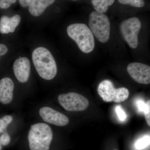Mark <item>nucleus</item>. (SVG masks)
Here are the masks:
<instances>
[{
  "label": "nucleus",
  "instance_id": "nucleus-1",
  "mask_svg": "<svg viewBox=\"0 0 150 150\" xmlns=\"http://www.w3.org/2000/svg\"><path fill=\"white\" fill-rule=\"evenodd\" d=\"M33 62L40 77L51 80L57 73V65L50 51L46 48L39 47L33 52Z\"/></svg>",
  "mask_w": 150,
  "mask_h": 150
},
{
  "label": "nucleus",
  "instance_id": "nucleus-2",
  "mask_svg": "<svg viewBox=\"0 0 150 150\" xmlns=\"http://www.w3.org/2000/svg\"><path fill=\"white\" fill-rule=\"evenodd\" d=\"M53 138L51 127L44 123H37L32 125L28 134V140L30 150H48Z\"/></svg>",
  "mask_w": 150,
  "mask_h": 150
},
{
  "label": "nucleus",
  "instance_id": "nucleus-3",
  "mask_svg": "<svg viewBox=\"0 0 150 150\" xmlns=\"http://www.w3.org/2000/svg\"><path fill=\"white\" fill-rule=\"evenodd\" d=\"M68 35L74 40L78 47L83 53L88 54L95 47L93 34L87 25L83 23H74L67 28Z\"/></svg>",
  "mask_w": 150,
  "mask_h": 150
},
{
  "label": "nucleus",
  "instance_id": "nucleus-4",
  "mask_svg": "<svg viewBox=\"0 0 150 150\" xmlns=\"http://www.w3.org/2000/svg\"><path fill=\"white\" fill-rule=\"evenodd\" d=\"M89 25L93 34L100 42L105 43L110 38V24L108 17L93 11L90 15Z\"/></svg>",
  "mask_w": 150,
  "mask_h": 150
},
{
  "label": "nucleus",
  "instance_id": "nucleus-5",
  "mask_svg": "<svg viewBox=\"0 0 150 150\" xmlns=\"http://www.w3.org/2000/svg\"><path fill=\"white\" fill-rule=\"evenodd\" d=\"M98 95L103 101L106 102L113 101L121 103L129 98V90L125 87L116 88L111 81L105 80L99 83L98 87Z\"/></svg>",
  "mask_w": 150,
  "mask_h": 150
},
{
  "label": "nucleus",
  "instance_id": "nucleus-6",
  "mask_svg": "<svg viewBox=\"0 0 150 150\" xmlns=\"http://www.w3.org/2000/svg\"><path fill=\"white\" fill-rule=\"evenodd\" d=\"M60 105L69 111H82L88 107L89 103L85 97L76 93L60 94L58 97Z\"/></svg>",
  "mask_w": 150,
  "mask_h": 150
},
{
  "label": "nucleus",
  "instance_id": "nucleus-7",
  "mask_svg": "<svg viewBox=\"0 0 150 150\" xmlns=\"http://www.w3.org/2000/svg\"><path fill=\"white\" fill-rule=\"evenodd\" d=\"M142 27V23L138 18H130L123 21L120 28L124 39L132 48H136L138 45V35Z\"/></svg>",
  "mask_w": 150,
  "mask_h": 150
},
{
  "label": "nucleus",
  "instance_id": "nucleus-8",
  "mask_svg": "<svg viewBox=\"0 0 150 150\" xmlns=\"http://www.w3.org/2000/svg\"><path fill=\"white\" fill-rule=\"evenodd\" d=\"M127 70L129 75L135 81L143 84H150V66L135 62L129 64Z\"/></svg>",
  "mask_w": 150,
  "mask_h": 150
},
{
  "label": "nucleus",
  "instance_id": "nucleus-9",
  "mask_svg": "<svg viewBox=\"0 0 150 150\" xmlns=\"http://www.w3.org/2000/svg\"><path fill=\"white\" fill-rule=\"evenodd\" d=\"M39 114L43 121L55 126H64L69 122L67 116L51 108H41L39 110Z\"/></svg>",
  "mask_w": 150,
  "mask_h": 150
},
{
  "label": "nucleus",
  "instance_id": "nucleus-10",
  "mask_svg": "<svg viewBox=\"0 0 150 150\" xmlns=\"http://www.w3.org/2000/svg\"><path fill=\"white\" fill-rule=\"evenodd\" d=\"M13 71L17 79L22 83L26 82L29 79L30 72V63L25 57H20L13 64Z\"/></svg>",
  "mask_w": 150,
  "mask_h": 150
},
{
  "label": "nucleus",
  "instance_id": "nucleus-11",
  "mask_svg": "<svg viewBox=\"0 0 150 150\" xmlns=\"http://www.w3.org/2000/svg\"><path fill=\"white\" fill-rule=\"evenodd\" d=\"M14 85L11 79L4 78L0 80V102L8 104L13 99Z\"/></svg>",
  "mask_w": 150,
  "mask_h": 150
},
{
  "label": "nucleus",
  "instance_id": "nucleus-12",
  "mask_svg": "<svg viewBox=\"0 0 150 150\" xmlns=\"http://www.w3.org/2000/svg\"><path fill=\"white\" fill-rule=\"evenodd\" d=\"M21 18L18 15L12 17L3 16L0 18V33L2 34H8L13 33L20 23Z\"/></svg>",
  "mask_w": 150,
  "mask_h": 150
},
{
  "label": "nucleus",
  "instance_id": "nucleus-13",
  "mask_svg": "<svg viewBox=\"0 0 150 150\" xmlns=\"http://www.w3.org/2000/svg\"><path fill=\"white\" fill-rule=\"evenodd\" d=\"M56 0H33L28 7V11L33 16H40L48 7L53 4Z\"/></svg>",
  "mask_w": 150,
  "mask_h": 150
},
{
  "label": "nucleus",
  "instance_id": "nucleus-14",
  "mask_svg": "<svg viewBox=\"0 0 150 150\" xmlns=\"http://www.w3.org/2000/svg\"><path fill=\"white\" fill-rule=\"evenodd\" d=\"M115 0H91V3L96 11L100 13L106 12L108 6L112 5Z\"/></svg>",
  "mask_w": 150,
  "mask_h": 150
},
{
  "label": "nucleus",
  "instance_id": "nucleus-15",
  "mask_svg": "<svg viewBox=\"0 0 150 150\" xmlns=\"http://www.w3.org/2000/svg\"><path fill=\"white\" fill-rule=\"evenodd\" d=\"M149 135H145L136 141L135 148L137 150L144 149L150 145Z\"/></svg>",
  "mask_w": 150,
  "mask_h": 150
},
{
  "label": "nucleus",
  "instance_id": "nucleus-16",
  "mask_svg": "<svg viewBox=\"0 0 150 150\" xmlns=\"http://www.w3.org/2000/svg\"><path fill=\"white\" fill-rule=\"evenodd\" d=\"M13 120V118L11 115H6L0 118V134L4 133L8 126Z\"/></svg>",
  "mask_w": 150,
  "mask_h": 150
},
{
  "label": "nucleus",
  "instance_id": "nucleus-17",
  "mask_svg": "<svg viewBox=\"0 0 150 150\" xmlns=\"http://www.w3.org/2000/svg\"><path fill=\"white\" fill-rule=\"evenodd\" d=\"M120 4L137 8H142L145 5L144 0H118Z\"/></svg>",
  "mask_w": 150,
  "mask_h": 150
},
{
  "label": "nucleus",
  "instance_id": "nucleus-18",
  "mask_svg": "<svg viewBox=\"0 0 150 150\" xmlns=\"http://www.w3.org/2000/svg\"><path fill=\"white\" fill-rule=\"evenodd\" d=\"M115 112L120 121H124L127 118V116L126 112L120 105L116 106L115 108Z\"/></svg>",
  "mask_w": 150,
  "mask_h": 150
},
{
  "label": "nucleus",
  "instance_id": "nucleus-19",
  "mask_svg": "<svg viewBox=\"0 0 150 150\" xmlns=\"http://www.w3.org/2000/svg\"><path fill=\"white\" fill-rule=\"evenodd\" d=\"M145 118L148 126H150V100H148L146 103L144 111Z\"/></svg>",
  "mask_w": 150,
  "mask_h": 150
},
{
  "label": "nucleus",
  "instance_id": "nucleus-20",
  "mask_svg": "<svg viewBox=\"0 0 150 150\" xmlns=\"http://www.w3.org/2000/svg\"><path fill=\"white\" fill-rule=\"evenodd\" d=\"M11 142V137L6 132L3 133L0 136V143L2 146H7Z\"/></svg>",
  "mask_w": 150,
  "mask_h": 150
},
{
  "label": "nucleus",
  "instance_id": "nucleus-21",
  "mask_svg": "<svg viewBox=\"0 0 150 150\" xmlns=\"http://www.w3.org/2000/svg\"><path fill=\"white\" fill-rule=\"evenodd\" d=\"M16 2V0H0V8H8L12 4H15Z\"/></svg>",
  "mask_w": 150,
  "mask_h": 150
},
{
  "label": "nucleus",
  "instance_id": "nucleus-22",
  "mask_svg": "<svg viewBox=\"0 0 150 150\" xmlns=\"http://www.w3.org/2000/svg\"><path fill=\"white\" fill-rule=\"evenodd\" d=\"M8 51V49L6 46L3 44H0V59L1 56L5 55Z\"/></svg>",
  "mask_w": 150,
  "mask_h": 150
},
{
  "label": "nucleus",
  "instance_id": "nucleus-23",
  "mask_svg": "<svg viewBox=\"0 0 150 150\" xmlns=\"http://www.w3.org/2000/svg\"><path fill=\"white\" fill-rule=\"evenodd\" d=\"M137 105L138 109L141 112H143L146 103L142 100H139L137 102Z\"/></svg>",
  "mask_w": 150,
  "mask_h": 150
},
{
  "label": "nucleus",
  "instance_id": "nucleus-24",
  "mask_svg": "<svg viewBox=\"0 0 150 150\" xmlns=\"http://www.w3.org/2000/svg\"><path fill=\"white\" fill-rule=\"evenodd\" d=\"M33 0H19L20 4L23 7L26 8L29 6Z\"/></svg>",
  "mask_w": 150,
  "mask_h": 150
},
{
  "label": "nucleus",
  "instance_id": "nucleus-25",
  "mask_svg": "<svg viewBox=\"0 0 150 150\" xmlns=\"http://www.w3.org/2000/svg\"><path fill=\"white\" fill-rule=\"evenodd\" d=\"M2 146L1 144L0 143V150H2Z\"/></svg>",
  "mask_w": 150,
  "mask_h": 150
},
{
  "label": "nucleus",
  "instance_id": "nucleus-26",
  "mask_svg": "<svg viewBox=\"0 0 150 150\" xmlns=\"http://www.w3.org/2000/svg\"><path fill=\"white\" fill-rule=\"evenodd\" d=\"M72 1H77V0H72Z\"/></svg>",
  "mask_w": 150,
  "mask_h": 150
},
{
  "label": "nucleus",
  "instance_id": "nucleus-27",
  "mask_svg": "<svg viewBox=\"0 0 150 150\" xmlns=\"http://www.w3.org/2000/svg\"></svg>",
  "mask_w": 150,
  "mask_h": 150
}]
</instances>
